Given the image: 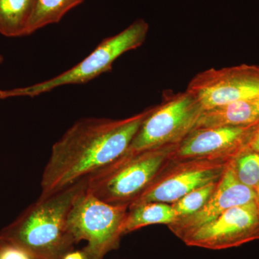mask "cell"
Returning a JSON list of instances; mask_svg holds the SVG:
<instances>
[{
	"label": "cell",
	"instance_id": "cell-7",
	"mask_svg": "<svg viewBox=\"0 0 259 259\" xmlns=\"http://www.w3.org/2000/svg\"><path fill=\"white\" fill-rule=\"evenodd\" d=\"M230 161L171 159L130 206L148 202L175 203L192 190L221 180Z\"/></svg>",
	"mask_w": 259,
	"mask_h": 259
},
{
	"label": "cell",
	"instance_id": "cell-15",
	"mask_svg": "<svg viewBox=\"0 0 259 259\" xmlns=\"http://www.w3.org/2000/svg\"><path fill=\"white\" fill-rule=\"evenodd\" d=\"M83 1L84 0H35L27 35L51 24L59 23L66 13L81 5Z\"/></svg>",
	"mask_w": 259,
	"mask_h": 259
},
{
	"label": "cell",
	"instance_id": "cell-12",
	"mask_svg": "<svg viewBox=\"0 0 259 259\" xmlns=\"http://www.w3.org/2000/svg\"><path fill=\"white\" fill-rule=\"evenodd\" d=\"M259 124V97L203 110L197 127Z\"/></svg>",
	"mask_w": 259,
	"mask_h": 259
},
{
	"label": "cell",
	"instance_id": "cell-20",
	"mask_svg": "<svg viewBox=\"0 0 259 259\" xmlns=\"http://www.w3.org/2000/svg\"><path fill=\"white\" fill-rule=\"evenodd\" d=\"M63 259H86V257L83 254L82 250H81V251H79V250H77V251L71 250V251L66 253Z\"/></svg>",
	"mask_w": 259,
	"mask_h": 259
},
{
	"label": "cell",
	"instance_id": "cell-11",
	"mask_svg": "<svg viewBox=\"0 0 259 259\" xmlns=\"http://www.w3.org/2000/svg\"><path fill=\"white\" fill-rule=\"evenodd\" d=\"M255 200L256 192L237 180L228 163L215 190L204 207L193 214L179 218L168 227L177 238L182 240L227 209Z\"/></svg>",
	"mask_w": 259,
	"mask_h": 259
},
{
	"label": "cell",
	"instance_id": "cell-19",
	"mask_svg": "<svg viewBox=\"0 0 259 259\" xmlns=\"http://www.w3.org/2000/svg\"><path fill=\"white\" fill-rule=\"evenodd\" d=\"M245 150L259 151V124L255 128L254 133L252 135Z\"/></svg>",
	"mask_w": 259,
	"mask_h": 259
},
{
	"label": "cell",
	"instance_id": "cell-14",
	"mask_svg": "<svg viewBox=\"0 0 259 259\" xmlns=\"http://www.w3.org/2000/svg\"><path fill=\"white\" fill-rule=\"evenodd\" d=\"M35 0H0V33L16 37L27 35Z\"/></svg>",
	"mask_w": 259,
	"mask_h": 259
},
{
	"label": "cell",
	"instance_id": "cell-8",
	"mask_svg": "<svg viewBox=\"0 0 259 259\" xmlns=\"http://www.w3.org/2000/svg\"><path fill=\"white\" fill-rule=\"evenodd\" d=\"M187 92L204 110L241 100L259 97V65L241 64L212 68L190 80Z\"/></svg>",
	"mask_w": 259,
	"mask_h": 259
},
{
	"label": "cell",
	"instance_id": "cell-10",
	"mask_svg": "<svg viewBox=\"0 0 259 259\" xmlns=\"http://www.w3.org/2000/svg\"><path fill=\"white\" fill-rule=\"evenodd\" d=\"M258 124L196 127L179 143L173 160H231L245 149Z\"/></svg>",
	"mask_w": 259,
	"mask_h": 259
},
{
	"label": "cell",
	"instance_id": "cell-16",
	"mask_svg": "<svg viewBox=\"0 0 259 259\" xmlns=\"http://www.w3.org/2000/svg\"><path fill=\"white\" fill-rule=\"evenodd\" d=\"M229 163L237 180L255 192L259 187V151L243 150Z\"/></svg>",
	"mask_w": 259,
	"mask_h": 259
},
{
	"label": "cell",
	"instance_id": "cell-6",
	"mask_svg": "<svg viewBox=\"0 0 259 259\" xmlns=\"http://www.w3.org/2000/svg\"><path fill=\"white\" fill-rule=\"evenodd\" d=\"M203 110L187 90L167 95L161 104L152 107L126 151L139 152L179 144L196 128Z\"/></svg>",
	"mask_w": 259,
	"mask_h": 259
},
{
	"label": "cell",
	"instance_id": "cell-22",
	"mask_svg": "<svg viewBox=\"0 0 259 259\" xmlns=\"http://www.w3.org/2000/svg\"><path fill=\"white\" fill-rule=\"evenodd\" d=\"M3 56L1 55V54H0V64H2V63H3Z\"/></svg>",
	"mask_w": 259,
	"mask_h": 259
},
{
	"label": "cell",
	"instance_id": "cell-21",
	"mask_svg": "<svg viewBox=\"0 0 259 259\" xmlns=\"http://www.w3.org/2000/svg\"><path fill=\"white\" fill-rule=\"evenodd\" d=\"M255 192H256V202L258 204L259 206V187L256 190H255Z\"/></svg>",
	"mask_w": 259,
	"mask_h": 259
},
{
	"label": "cell",
	"instance_id": "cell-1",
	"mask_svg": "<svg viewBox=\"0 0 259 259\" xmlns=\"http://www.w3.org/2000/svg\"><path fill=\"white\" fill-rule=\"evenodd\" d=\"M151 109L121 120L88 117L76 121L53 146L42 172L40 197L64 190L120 158Z\"/></svg>",
	"mask_w": 259,
	"mask_h": 259
},
{
	"label": "cell",
	"instance_id": "cell-4",
	"mask_svg": "<svg viewBox=\"0 0 259 259\" xmlns=\"http://www.w3.org/2000/svg\"><path fill=\"white\" fill-rule=\"evenodd\" d=\"M148 30L147 22L144 19H138L117 35L102 40L90 55L74 67L42 82L0 90V99L35 97L59 87L88 82L110 71L114 62L122 54L141 47L147 37Z\"/></svg>",
	"mask_w": 259,
	"mask_h": 259
},
{
	"label": "cell",
	"instance_id": "cell-5",
	"mask_svg": "<svg viewBox=\"0 0 259 259\" xmlns=\"http://www.w3.org/2000/svg\"><path fill=\"white\" fill-rule=\"evenodd\" d=\"M85 190L70 209L68 231L75 243H88L82 250L86 259H104L119 248L128 207L102 202Z\"/></svg>",
	"mask_w": 259,
	"mask_h": 259
},
{
	"label": "cell",
	"instance_id": "cell-2",
	"mask_svg": "<svg viewBox=\"0 0 259 259\" xmlns=\"http://www.w3.org/2000/svg\"><path fill=\"white\" fill-rule=\"evenodd\" d=\"M87 178L40 197L0 231V238L39 259H63L76 244L67 228L73 203L86 190Z\"/></svg>",
	"mask_w": 259,
	"mask_h": 259
},
{
	"label": "cell",
	"instance_id": "cell-9",
	"mask_svg": "<svg viewBox=\"0 0 259 259\" xmlns=\"http://www.w3.org/2000/svg\"><path fill=\"white\" fill-rule=\"evenodd\" d=\"M256 240H259V206L255 200L227 209L182 241L188 246L223 250Z\"/></svg>",
	"mask_w": 259,
	"mask_h": 259
},
{
	"label": "cell",
	"instance_id": "cell-17",
	"mask_svg": "<svg viewBox=\"0 0 259 259\" xmlns=\"http://www.w3.org/2000/svg\"><path fill=\"white\" fill-rule=\"evenodd\" d=\"M218 182L219 181L195 189L171 204L179 218L191 215L202 209L215 190Z\"/></svg>",
	"mask_w": 259,
	"mask_h": 259
},
{
	"label": "cell",
	"instance_id": "cell-13",
	"mask_svg": "<svg viewBox=\"0 0 259 259\" xmlns=\"http://www.w3.org/2000/svg\"><path fill=\"white\" fill-rule=\"evenodd\" d=\"M179 219L171 204L148 202L130 206L123 226V234H127L151 225L169 226Z\"/></svg>",
	"mask_w": 259,
	"mask_h": 259
},
{
	"label": "cell",
	"instance_id": "cell-3",
	"mask_svg": "<svg viewBox=\"0 0 259 259\" xmlns=\"http://www.w3.org/2000/svg\"><path fill=\"white\" fill-rule=\"evenodd\" d=\"M177 146L166 145L139 152L125 151L115 161L87 177L85 191L102 202L129 207L171 161Z\"/></svg>",
	"mask_w": 259,
	"mask_h": 259
},
{
	"label": "cell",
	"instance_id": "cell-18",
	"mask_svg": "<svg viewBox=\"0 0 259 259\" xmlns=\"http://www.w3.org/2000/svg\"><path fill=\"white\" fill-rule=\"evenodd\" d=\"M0 259H39L28 250L0 238Z\"/></svg>",
	"mask_w": 259,
	"mask_h": 259
}]
</instances>
